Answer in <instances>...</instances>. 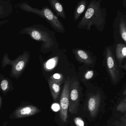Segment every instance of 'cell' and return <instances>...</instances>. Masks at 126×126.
Segmentation results:
<instances>
[{
  "instance_id": "6da1fadb",
  "label": "cell",
  "mask_w": 126,
  "mask_h": 126,
  "mask_svg": "<svg viewBox=\"0 0 126 126\" xmlns=\"http://www.w3.org/2000/svg\"><path fill=\"white\" fill-rule=\"evenodd\" d=\"M101 3V0H92L89 2L84 15L77 25V28L90 31L94 26L99 31H103L107 12L106 7L102 8Z\"/></svg>"
},
{
  "instance_id": "7a4b0ae2",
  "label": "cell",
  "mask_w": 126,
  "mask_h": 126,
  "mask_svg": "<svg viewBox=\"0 0 126 126\" xmlns=\"http://www.w3.org/2000/svg\"><path fill=\"white\" fill-rule=\"evenodd\" d=\"M21 34H28L33 39L41 43L40 51L46 54L59 49V45L55 37V32L43 25H34L22 29Z\"/></svg>"
},
{
  "instance_id": "3957f363",
  "label": "cell",
  "mask_w": 126,
  "mask_h": 126,
  "mask_svg": "<svg viewBox=\"0 0 126 126\" xmlns=\"http://www.w3.org/2000/svg\"><path fill=\"white\" fill-rule=\"evenodd\" d=\"M16 8H18L25 12L31 13L38 15L45 19L54 30L58 33H64L65 29L63 23L54 13L47 6L43 7L42 9L33 8L25 2L16 4Z\"/></svg>"
},
{
  "instance_id": "277c9868",
  "label": "cell",
  "mask_w": 126,
  "mask_h": 126,
  "mask_svg": "<svg viewBox=\"0 0 126 126\" xmlns=\"http://www.w3.org/2000/svg\"><path fill=\"white\" fill-rule=\"evenodd\" d=\"M103 56V65L105 67L110 80L114 84L118 83L125 76V73L119 65L114 53L113 46L105 47Z\"/></svg>"
},
{
  "instance_id": "5b68a950",
  "label": "cell",
  "mask_w": 126,
  "mask_h": 126,
  "mask_svg": "<svg viewBox=\"0 0 126 126\" xmlns=\"http://www.w3.org/2000/svg\"><path fill=\"white\" fill-rule=\"evenodd\" d=\"M31 55L29 51L25 50L14 60H11L7 53L4 54L2 62V67L5 68L8 65L11 66L10 77L16 79L22 74L27 67Z\"/></svg>"
},
{
  "instance_id": "8992f818",
  "label": "cell",
  "mask_w": 126,
  "mask_h": 126,
  "mask_svg": "<svg viewBox=\"0 0 126 126\" xmlns=\"http://www.w3.org/2000/svg\"><path fill=\"white\" fill-rule=\"evenodd\" d=\"M113 39L116 43L126 45V25L124 14L118 11L112 25Z\"/></svg>"
},
{
  "instance_id": "52a82bcc",
  "label": "cell",
  "mask_w": 126,
  "mask_h": 126,
  "mask_svg": "<svg viewBox=\"0 0 126 126\" xmlns=\"http://www.w3.org/2000/svg\"><path fill=\"white\" fill-rule=\"evenodd\" d=\"M80 84L76 77L71 79L70 87L69 111L72 114H76L79 104Z\"/></svg>"
},
{
  "instance_id": "ba28073f",
  "label": "cell",
  "mask_w": 126,
  "mask_h": 126,
  "mask_svg": "<svg viewBox=\"0 0 126 126\" xmlns=\"http://www.w3.org/2000/svg\"><path fill=\"white\" fill-rule=\"evenodd\" d=\"M70 78L67 77L60 96V119L63 123H66L68 118V110L69 107Z\"/></svg>"
},
{
  "instance_id": "9c48e42d",
  "label": "cell",
  "mask_w": 126,
  "mask_h": 126,
  "mask_svg": "<svg viewBox=\"0 0 126 126\" xmlns=\"http://www.w3.org/2000/svg\"><path fill=\"white\" fill-rule=\"evenodd\" d=\"M72 52L76 60L79 63H83L84 65L91 68H93L95 67L97 58L92 52L79 48L73 49Z\"/></svg>"
},
{
  "instance_id": "30bf717a",
  "label": "cell",
  "mask_w": 126,
  "mask_h": 126,
  "mask_svg": "<svg viewBox=\"0 0 126 126\" xmlns=\"http://www.w3.org/2000/svg\"><path fill=\"white\" fill-rule=\"evenodd\" d=\"M40 111L41 110L31 104L20 105L13 112L9 118L12 119L22 118L34 115Z\"/></svg>"
},
{
  "instance_id": "8fae6325",
  "label": "cell",
  "mask_w": 126,
  "mask_h": 126,
  "mask_svg": "<svg viewBox=\"0 0 126 126\" xmlns=\"http://www.w3.org/2000/svg\"><path fill=\"white\" fill-rule=\"evenodd\" d=\"M101 100V94L98 92L92 94L88 98L87 107L88 110L92 117H95L97 115L99 109Z\"/></svg>"
},
{
  "instance_id": "7c38bea8",
  "label": "cell",
  "mask_w": 126,
  "mask_h": 126,
  "mask_svg": "<svg viewBox=\"0 0 126 126\" xmlns=\"http://www.w3.org/2000/svg\"><path fill=\"white\" fill-rule=\"evenodd\" d=\"M115 45V56L119 67L123 63L124 59H126V45L123 43H116Z\"/></svg>"
},
{
  "instance_id": "4fadbf2b",
  "label": "cell",
  "mask_w": 126,
  "mask_h": 126,
  "mask_svg": "<svg viewBox=\"0 0 126 126\" xmlns=\"http://www.w3.org/2000/svg\"><path fill=\"white\" fill-rule=\"evenodd\" d=\"M13 12V5L10 0H0V19L9 16Z\"/></svg>"
},
{
  "instance_id": "5bb4252c",
  "label": "cell",
  "mask_w": 126,
  "mask_h": 126,
  "mask_svg": "<svg viewBox=\"0 0 126 126\" xmlns=\"http://www.w3.org/2000/svg\"><path fill=\"white\" fill-rule=\"evenodd\" d=\"M50 5L56 12L57 16L65 19L66 15L62 4L59 0H49Z\"/></svg>"
},
{
  "instance_id": "9a60e30c",
  "label": "cell",
  "mask_w": 126,
  "mask_h": 126,
  "mask_svg": "<svg viewBox=\"0 0 126 126\" xmlns=\"http://www.w3.org/2000/svg\"><path fill=\"white\" fill-rule=\"evenodd\" d=\"M89 3V1L87 0H81L78 2L74 12V21H77L85 9H87Z\"/></svg>"
},
{
  "instance_id": "2e32d148",
  "label": "cell",
  "mask_w": 126,
  "mask_h": 126,
  "mask_svg": "<svg viewBox=\"0 0 126 126\" xmlns=\"http://www.w3.org/2000/svg\"><path fill=\"white\" fill-rule=\"evenodd\" d=\"M48 81L53 99L54 101H56L57 99L59 94L60 90V85L62 83L56 82L50 78L48 79Z\"/></svg>"
},
{
  "instance_id": "e0dca14e",
  "label": "cell",
  "mask_w": 126,
  "mask_h": 126,
  "mask_svg": "<svg viewBox=\"0 0 126 126\" xmlns=\"http://www.w3.org/2000/svg\"><path fill=\"white\" fill-rule=\"evenodd\" d=\"M82 73V80L87 81L92 79L96 74V71L93 68L83 65L80 68Z\"/></svg>"
},
{
  "instance_id": "ac0fdd59",
  "label": "cell",
  "mask_w": 126,
  "mask_h": 126,
  "mask_svg": "<svg viewBox=\"0 0 126 126\" xmlns=\"http://www.w3.org/2000/svg\"><path fill=\"white\" fill-rule=\"evenodd\" d=\"M0 88L4 93H6L10 90L12 88V84L10 79L5 77L2 74L0 75Z\"/></svg>"
},
{
  "instance_id": "d6986e66",
  "label": "cell",
  "mask_w": 126,
  "mask_h": 126,
  "mask_svg": "<svg viewBox=\"0 0 126 126\" xmlns=\"http://www.w3.org/2000/svg\"><path fill=\"white\" fill-rule=\"evenodd\" d=\"M117 110L122 112H126V96L118 104L117 107Z\"/></svg>"
},
{
  "instance_id": "ffe728a7",
  "label": "cell",
  "mask_w": 126,
  "mask_h": 126,
  "mask_svg": "<svg viewBox=\"0 0 126 126\" xmlns=\"http://www.w3.org/2000/svg\"><path fill=\"white\" fill-rule=\"evenodd\" d=\"M50 79L56 82L62 83L63 79V75L60 73H55L52 75Z\"/></svg>"
},
{
  "instance_id": "44dd1931",
  "label": "cell",
  "mask_w": 126,
  "mask_h": 126,
  "mask_svg": "<svg viewBox=\"0 0 126 126\" xmlns=\"http://www.w3.org/2000/svg\"><path fill=\"white\" fill-rule=\"evenodd\" d=\"M74 123L76 126H84V122L83 119L79 117L75 118L74 119Z\"/></svg>"
},
{
  "instance_id": "7402d4cb",
  "label": "cell",
  "mask_w": 126,
  "mask_h": 126,
  "mask_svg": "<svg viewBox=\"0 0 126 126\" xmlns=\"http://www.w3.org/2000/svg\"><path fill=\"white\" fill-rule=\"evenodd\" d=\"M121 68L123 70L125 71L126 72V61L124 63H123L121 67Z\"/></svg>"
},
{
  "instance_id": "603a6c76",
  "label": "cell",
  "mask_w": 126,
  "mask_h": 126,
  "mask_svg": "<svg viewBox=\"0 0 126 126\" xmlns=\"http://www.w3.org/2000/svg\"><path fill=\"white\" fill-rule=\"evenodd\" d=\"M2 98L1 96H0V109L2 108Z\"/></svg>"
},
{
  "instance_id": "cb8c5ba5",
  "label": "cell",
  "mask_w": 126,
  "mask_h": 126,
  "mask_svg": "<svg viewBox=\"0 0 126 126\" xmlns=\"http://www.w3.org/2000/svg\"><path fill=\"white\" fill-rule=\"evenodd\" d=\"M9 20H5V21H3H3H0V25H2V24L8 22H9Z\"/></svg>"
},
{
  "instance_id": "d4e9b609",
  "label": "cell",
  "mask_w": 126,
  "mask_h": 126,
  "mask_svg": "<svg viewBox=\"0 0 126 126\" xmlns=\"http://www.w3.org/2000/svg\"><path fill=\"white\" fill-rule=\"evenodd\" d=\"M123 6L126 9V0H124L122 2Z\"/></svg>"
},
{
  "instance_id": "484cf974",
  "label": "cell",
  "mask_w": 126,
  "mask_h": 126,
  "mask_svg": "<svg viewBox=\"0 0 126 126\" xmlns=\"http://www.w3.org/2000/svg\"><path fill=\"white\" fill-rule=\"evenodd\" d=\"M119 126H126V120H125Z\"/></svg>"
},
{
  "instance_id": "4316f807",
  "label": "cell",
  "mask_w": 126,
  "mask_h": 126,
  "mask_svg": "<svg viewBox=\"0 0 126 126\" xmlns=\"http://www.w3.org/2000/svg\"><path fill=\"white\" fill-rule=\"evenodd\" d=\"M123 95L125 97H126V88H125V89L124 90V92L123 93Z\"/></svg>"
},
{
  "instance_id": "83f0119b",
  "label": "cell",
  "mask_w": 126,
  "mask_h": 126,
  "mask_svg": "<svg viewBox=\"0 0 126 126\" xmlns=\"http://www.w3.org/2000/svg\"><path fill=\"white\" fill-rule=\"evenodd\" d=\"M125 15V23L126 25V12L124 14Z\"/></svg>"
}]
</instances>
